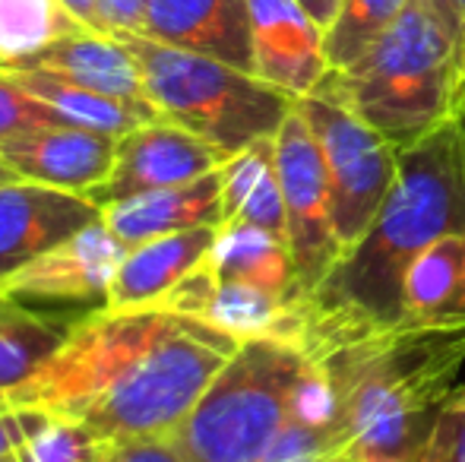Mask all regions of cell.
Masks as SVG:
<instances>
[{
    "mask_svg": "<svg viewBox=\"0 0 465 462\" xmlns=\"http://www.w3.org/2000/svg\"><path fill=\"white\" fill-rule=\"evenodd\" d=\"M238 349L200 317L102 304L76 317L61 349L6 399L83 421L114 447L172 437Z\"/></svg>",
    "mask_w": 465,
    "mask_h": 462,
    "instance_id": "1",
    "label": "cell"
},
{
    "mask_svg": "<svg viewBox=\"0 0 465 462\" xmlns=\"http://www.w3.org/2000/svg\"><path fill=\"white\" fill-rule=\"evenodd\" d=\"M465 231V123L450 117L399 149V174L368 231L304 298L307 361L368 336L390 333L402 314V279L421 251Z\"/></svg>",
    "mask_w": 465,
    "mask_h": 462,
    "instance_id": "2",
    "label": "cell"
},
{
    "mask_svg": "<svg viewBox=\"0 0 465 462\" xmlns=\"http://www.w3.org/2000/svg\"><path fill=\"white\" fill-rule=\"evenodd\" d=\"M332 462H418L465 364V327L390 329L320 358Z\"/></svg>",
    "mask_w": 465,
    "mask_h": 462,
    "instance_id": "3",
    "label": "cell"
},
{
    "mask_svg": "<svg viewBox=\"0 0 465 462\" xmlns=\"http://www.w3.org/2000/svg\"><path fill=\"white\" fill-rule=\"evenodd\" d=\"M460 38L434 0H411L355 64L330 70L313 93L345 105L402 149L456 117Z\"/></svg>",
    "mask_w": 465,
    "mask_h": 462,
    "instance_id": "4",
    "label": "cell"
},
{
    "mask_svg": "<svg viewBox=\"0 0 465 462\" xmlns=\"http://www.w3.org/2000/svg\"><path fill=\"white\" fill-rule=\"evenodd\" d=\"M136 57L146 95L165 121L181 123L225 155L276 136L294 108L292 95L206 54L181 51L146 35H121Z\"/></svg>",
    "mask_w": 465,
    "mask_h": 462,
    "instance_id": "5",
    "label": "cell"
},
{
    "mask_svg": "<svg viewBox=\"0 0 465 462\" xmlns=\"http://www.w3.org/2000/svg\"><path fill=\"white\" fill-rule=\"evenodd\" d=\"M307 358L276 339L241 342L172 434L187 462H260L292 415Z\"/></svg>",
    "mask_w": 465,
    "mask_h": 462,
    "instance_id": "6",
    "label": "cell"
},
{
    "mask_svg": "<svg viewBox=\"0 0 465 462\" xmlns=\"http://www.w3.org/2000/svg\"><path fill=\"white\" fill-rule=\"evenodd\" d=\"M298 108L323 149L332 197V229L345 253L361 241L390 187L396 184L399 146H392L345 105L320 93L298 99Z\"/></svg>",
    "mask_w": 465,
    "mask_h": 462,
    "instance_id": "7",
    "label": "cell"
},
{
    "mask_svg": "<svg viewBox=\"0 0 465 462\" xmlns=\"http://www.w3.org/2000/svg\"><path fill=\"white\" fill-rule=\"evenodd\" d=\"M276 168L285 197L294 276L301 295L307 298L342 260V244L332 229V197L323 149L298 102L276 133Z\"/></svg>",
    "mask_w": 465,
    "mask_h": 462,
    "instance_id": "8",
    "label": "cell"
},
{
    "mask_svg": "<svg viewBox=\"0 0 465 462\" xmlns=\"http://www.w3.org/2000/svg\"><path fill=\"white\" fill-rule=\"evenodd\" d=\"M228 159L232 155H225L209 140L190 133L181 123L159 117V121L143 123L117 140L114 168H111L108 181L89 193V200L104 210V206L136 197V193L184 187L219 172Z\"/></svg>",
    "mask_w": 465,
    "mask_h": 462,
    "instance_id": "9",
    "label": "cell"
},
{
    "mask_svg": "<svg viewBox=\"0 0 465 462\" xmlns=\"http://www.w3.org/2000/svg\"><path fill=\"white\" fill-rule=\"evenodd\" d=\"M124 253L127 247L111 234L104 219H95L93 225L0 279V291L25 304H104Z\"/></svg>",
    "mask_w": 465,
    "mask_h": 462,
    "instance_id": "10",
    "label": "cell"
},
{
    "mask_svg": "<svg viewBox=\"0 0 465 462\" xmlns=\"http://www.w3.org/2000/svg\"><path fill=\"white\" fill-rule=\"evenodd\" d=\"M253 74L292 99H304L330 74L326 29L298 0H247Z\"/></svg>",
    "mask_w": 465,
    "mask_h": 462,
    "instance_id": "11",
    "label": "cell"
},
{
    "mask_svg": "<svg viewBox=\"0 0 465 462\" xmlns=\"http://www.w3.org/2000/svg\"><path fill=\"white\" fill-rule=\"evenodd\" d=\"M0 159L23 181L70 193H89L108 181L117 159V136L51 123L0 143Z\"/></svg>",
    "mask_w": 465,
    "mask_h": 462,
    "instance_id": "12",
    "label": "cell"
},
{
    "mask_svg": "<svg viewBox=\"0 0 465 462\" xmlns=\"http://www.w3.org/2000/svg\"><path fill=\"white\" fill-rule=\"evenodd\" d=\"M95 219H102V206L83 193L32 181L0 184V279L93 225Z\"/></svg>",
    "mask_w": 465,
    "mask_h": 462,
    "instance_id": "13",
    "label": "cell"
},
{
    "mask_svg": "<svg viewBox=\"0 0 465 462\" xmlns=\"http://www.w3.org/2000/svg\"><path fill=\"white\" fill-rule=\"evenodd\" d=\"M143 35L253 74L247 0H149Z\"/></svg>",
    "mask_w": 465,
    "mask_h": 462,
    "instance_id": "14",
    "label": "cell"
},
{
    "mask_svg": "<svg viewBox=\"0 0 465 462\" xmlns=\"http://www.w3.org/2000/svg\"><path fill=\"white\" fill-rule=\"evenodd\" d=\"M4 70H45L76 86L114 95V99L153 105L143 86V74L136 57L117 35H104L95 29H80L42 48L38 54Z\"/></svg>",
    "mask_w": 465,
    "mask_h": 462,
    "instance_id": "15",
    "label": "cell"
},
{
    "mask_svg": "<svg viewBox=\"0 0 465 462\" xmlns=\"http://www.w3.org/2000/svg\"><path fill=\"white\" fill-rule=\"evenodd\" d=\"M102 219L127 251L143 241L162 238V234L222 225L225 222L222 216V168L193 184L117 200V203L104 206Z\"/></svg>",
    "mask_w": 465,
    "mask_h": 462,
    "instance_id": "16",
    "label": "cell"
},
{
    "mask_svg": "<svg viewBox=\"0 0 465 462\" xmlns=\"http://www.w3.org/2000/svg\"><path fill=\"white\" fill-rule=\"evenodd\" d=\"M219 225L162 234L143 241L124 253L114 279H111L104 308H149L159 304L193 266L209 257Z\"/></svg>",
    "mask_w": 465,
    "mask_h": 462,
    "instance_id": "17",
    "label": "cell"
},
{
    "mask_svg": "<svg viewBox=\"0 0 465 462\" xmlns=\"http://www.w3.org/2000/svg\"><path fill=\"white\" fill-rule=\"evenodd\" d=\"M465 282V231L434 241L402 279V314L396 329L453 327Z\"/></svg>",
    "mask_w": 465,
    "mask_h": 462,
    "instance_id": "18",
    "label": "cell"
},
{
    "mask_svg": "<svg viewBox=\"0 0 465 462\" xmlns=\"http://www.w3.org/2000/svg\"><path fill=\"white\" fill-rule=\"evenodd\" d=\"M206 260L213 263L215 276L225 282H244L272 295L304 298L298 289L288 241L251 222H238V219L222 222Z\"/></svg>",
    "mask_w": 465,
    "mask_h": 462,
    "instance_id": "19",
    "label": "cell"
},
{
    "mask_svg": "<svg viewBox=\"0 0 465 462\" xmlns=\"http://www.w3.org/2000/svg\"><path fill=\"white\" fill-rule=\"evenodd\" d=\"M222 216L251 222L288 241L285 197L276 168V136L251 143L222 165Z\"/></svg>",
    "mask_w": 465,
    "mask_h": 462,
    "instance_id": "20",
    "label": "cell"
},
{
    "mask_svg": "<svg viewBox=\"0 0 465 462\" xmlns=\"http://www.w3.org/2000/svg\"><path fill=\"white\" fill-rule=\"evenodd\" d=\"M0 74L16 80L19 86H23L29 95H35L38 102H45V105L61 117L64 123L117 136V140L127 136L130 130L162 117L155 105L114 99V95H104V93H95V89L67 83L54 74H45V70H4L0 67Z\"/></svg>",
    "mask_w": 465,
    "mask_h": 462,
    "instance_id": "21",
    "label": "cell"
},
{
    "mask_svg": "<svg viewBox=\"0 0 465 462\" xmlns=\"http://www.w3.org/2000/svg\"><path fill=\"white\" fill-rule=\"evenodd\" d=\"M76 317L38 310L0 291V393L25 383L70 336Z\"/></svg>",
    "mask_w": 465,
    "mask_h": 462,
    "instance_id": "22",
    "label": "cell"
},
{
    "mask_svg": "<svg viewBox=\"0 0 465 462\" xmlns=\"http://www.w3.org/2000/svg\"><path fill=\"white\" fill-rule=\"evenodd\" d=\"M80 29L86 25L64 0H0V67H13Z\"/></svg>",
    "mask_w": 465,
    "mask_h": 462,
    "instance_id": "23",
    "label": "cell"
},
{
    "mask_svg": "<svg viewBox=\"0 0 465 462\" xmlns=\"http://www.w3.org/2000/svg\"><path fill=\"white\" fill-rule=\"evenodd\" d=\"M16 412L25 431L16 453L19 462H104L114 450V444L67 415L42 412V408H16Z\"/></svg>",
    "mask_w": 465,
    "mask_h": 462,
    "instance_id": "24",
    "label": "cell"
},
{
    "mask_svg": "<svg viewBox=\"0 0 465 462\" xmlns=\"http://www.w3.org/2000/svg\"><path fill=\"white\" fill-rule=\"evenodd\" d=\"M409 4L411 0H342L336 19L326 29L330 70H342L355 64L402 16Z\"/></svg>",
    "mask_w": 465,
    "mask_h": 462,
    "instance_id": "25",
    "label": "cell"
},
{
    "mask_svg": "<svg viewBox=\"0 0 465 462\" xmlns=\"http://www.w3.org/2000/svg\"><path fill=\"white\" fill-rule=\"evenodd\" d=\"M51 123H64L61 117L51 112L45 102L29 95L16 80L0 74V143L10 136L29 133L35 127H51Z\"/></svg>",
    "mask_w": 465,
    "mask_h": 462,
    "instance_id": "26",
    "label": "cell"
},
{
    "mask_svg": "<svg viewBox=\"0 0 465 462\" xmlns=\"http://www.w3.org/2000/svg\"><path fill=\"white\" fill-rule=\"evenodd\" d=\"M418 462H465V387H456L440 406Z\"/></svg>",
    "mask_w": 465,
    "mask_h": 462,
    "instance_id": "27",
    "label": "cell"
},
{
    "mask_svg": "<svg viewBox=\"0 0 465 462\" xmlns=\"http://www.w3.org/2000/svg\"><path fill=\"white\" fill-rule=\"evenodd\" d=\"M260 462H332L330 431L288 415L285 428L279 431V437L272 440Z\"/></svg>",
    "mask_w": 465,
    "mask_h": 462,
    "instance_id": "28",
    "label": "cell"
},
{
    "mask_svg": "<svg viewBox=\"0 0 465 462\" xmlns=\"http://www.w3.org/2000/svg\"><path fill=\"white\" fill-rule=\"evenodd\" d=\"M215 285H219V276H215L213 263L203 260L200 266H193V270H190L187 276L162 298L159 308L174 310V314H184V317H200L203 320V310H206Z\"/></svg>",
    "mask_w": 465,
    "mask_h": 462,
    "instance_id": "29",
    "label": "cell"
},
{
    "mask_svg": "<svg viewBox=\"0 0 465 462\" xmlns=\"http://www.w3.org/2000/svg\"><path fill=\"white\" fill-rule=\"evenodd\" d=\"M149 0H98V32L104 35H143Z\"/></svg>",
    "mask_w": 465,
    "mask_h": 462,
    "instance_id": "30",
    "label": "cell"
},
{
    "mask_svg": "<svg viewBox=\"0 0 465 462\" xmlns=\"http://www.w3.org/2000/svg\"><path fill=\"white\" fill-rule=\"evenodd\" d=\"M111 462H187L172 437H140L117 444L111 450Z\"/></svg>",
    "mask_w": 465,
    "mask_h": 462,
    "instance_id": "31",
    "label": "cell"
},
{
    "mask_svg": "<svg viewBox=\"0 0 465 462\" xmlns=\"http://www.w3.org/2000/svg\"><path fill=\"white\" fill-rule=\"evenodd\" d=\"M23 440H25V431H23V418H19L16 408L0 412V459L16 457Z\"/></svg>",
    "mask_w": 465,
    "mask_h": 462,
    "instance_id": "32",
    "label": "cell"
},
{
    "mask_svg": "<svg viewBox=\"0 0 465 462\" xmlns=\"http://www.w3.org/2000/svg\"><path fill=\"white\" fill-rule=\"evenodd\" d=\"M298 4L304 6V10L311 13V16L317 19L323 29H330V23L336 19L339 4H342V0H298Z\"/></svg>",
    "mask_w": 465,
    "mask_h": 462,
    "instance_id": "33",
    "label": "cell"
},
{
    "mask_svg": "<svg viewBox=\"0 0 465 462\" xmlns=\"http://www.w3.org/2000/svg\"><path fill=\"white\" fill-rule=\"evenodd\" d=\"M64 6H67L86 29L98 32V0H64Z\"/></svg>",
    "mask_w": 465,
    "mask_h": 462,
    "instance_id": "34",
    "label": "cell"
},
{
    "mask_svg": "<svg viewBox=\"0 0 465 462\" xmlns=\"http://www.w3.org/2000/svg\"><path fill=\"white\" fill-rule=\"evenodd\" d=\"M440 6V13L456 25V32L462 35V25H465V0H434Z\"/></svg>",
    "mask_w": 465,
    "mask_h": 462,
    "instance_id": "35",
    "label": "cell"
},
{
    "mask_svg": "<svg viewBox=\"0 0 465 462\" xmlns=\"http://www.w3.org/2000/svg\"><path fill=\"white\" fill-rule=\"evenodd\" d=\"M456 117H465V25L460 38V102H456Z\"/></svg>",
    "mask_w": 465,
    "mask_h": 462,
    "instance_id": "36",
    "label": "cell"
},
{
    "mask_svg": "<svg viewBox=\"0 0 465 462\" xmlns=\"http://www.w3.org/2000/svg\"><path fill=\"white\" fill-rule=\"evenodd\" d=\"M13 181H23V178H19V174L13 172V168L6 165L4 159H0V184H13Z\"/></svg>",
    "mask_w": 465,
    "mask_h": 462,
    "instance_id": "37",
    "label": "cell"
},
{
    "mask_svg": "<svg viewBox=\"0 0 465 462\" xmlns=\"http://www.w3.org/2000/svg\"><path fill=\"white\" fill-rule=\"evenodd\" d=\"M453 327H465V282H462V298H460V308H456Z\"/></svg>",
    "mask_w": 465,
    "mask_h": 462,
    "instance_id": "38",
    "label": "cell"
},
{
    "mask_svg": "<svg viewBox=\"0 0 465 462\" xmlns=\"http://www.w3.org/2000/svg\"><path fill=\"white\" fill-rule=\"evenodd\" d=\"M10 408V399H6V393H0V412H6Z\"/></svg>",
    "mask_w": 465,
    "mask_h": 462,
    "instance_id": "39",
    "label": "cell"
},
{
    "mask_svg": "<svg viewBox=\"0 0 465 462\" xmlns=\"http://www.w3.org/2000/svg\"><path fill=\"white\" fill-rule=\"evenodd\" d=\"M0 462H19L16 457H6V459H0Z\"/></svg>",
    "mask_w": 465,
    "mask_h": 462,
    "instance_id": "40",
    "label": "cell"
},
{
    "mask_svg": "<svg viewBox=\"0 0 465 462\" xmlns=\"http://www.w3.org/2000/svg\"><path fill=\"white\" fill-rule=\"evenodd\" d=\"M460 121H462V123H465V117H460Z\"/></svg>",
    "mask_w": 465,
    "mask_h": 462,
    "instance_id": "41",
    "label": "cell"
},
{
    "mask_svg": "<svg viewBox=\"0 0 465 462\" xmlns=\"http://www.w3.org/2000/svg\"><path fill=\"white\" fill-rule=\"evenodd\" d=\"M104 462H111V457H108V459H104Z\"/></svg>",
    "mask_w": 465,
    "mask_h": 462,
    "instance_id": "42",
    "label": "cell"
}]
</instances>
